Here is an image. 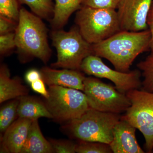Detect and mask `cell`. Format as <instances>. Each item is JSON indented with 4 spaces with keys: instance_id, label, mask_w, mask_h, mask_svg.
<instances>
[{
    "instance_id": "cell-12",
    "label": "cell",
    "mask_w": 153,
    "mask_h": 153,
    "mask_svg": "<svg viewBox=\"0 0 153 153\" xmlns=\"http://www.w3.org/2000/svg\"><path fill=\"white\" fill-rule=\"evenodd\" d=\"M33 121L18 117L1 137L0 152L21 153Z\"/></svg>"
},
{
    "instance_id": "cell-6",
    "label": "cell",
    "mask_w": 153,
    "mask_h": 153,
    "mask_svg": "<svg viewBox=\"0 0 153 153\" xmlns=\"http://www.w3.org/2000/svg\"><path fill=\"white\" fill-rule=\"evenodd\" d=\"M49 96L44 102L53 119L68 122L81 116L90 108L81 91L58 85L49 86Z\"/></svg>"
},
{
    "instance_id": "cell-10",
    "label": "cell",
    "mask_w": 153,
    "mask_h": 153,
    "mask_svg": "<svg viewBox=\"0 0 153 153\" xmlns=\"http://www.w3.org/2000/svg\"><path fill=\"white\" fill-rule=\"evenodd\" d=\"M153 0H121L118 18L121 31L139 32L147 30L148 15Z\"/></svg>"
},
{
    "instance_id": "cell-7",
    "label": "cell",
    "mask_w": 153,
    "mask_h": 153,
    "mask_svg": "<svg viewBox=\"0 0 153 153\" xmlns=\"http://www.w3.org/2000/svg\"><path fill=\"white\" fill-rule=\"evenodd\" d=\"M126 94L131 104L121 118L141 132L146 152L153 153V92L136 89Z\"/></svg>"
},
{
    "instance_id": "cell-29",
    "label": "cell",
    "mask_w": 153,
    "mask_h": 153,
    "mask_svg": "<svg viewBox=\"0 0 153 153\" xmlns=\"http://www.w3.org/2000/svg\"><path fill=\"white\" fill-rule=\"evenodd\" d=\"M147 24L148 28L150 31L151 35H152L151 50H152L153 49V1L148 15Z\"/></svg>"
},
{
    "instance_id": "cell-8",
    "label": "cell",
    "mask_w": 153,
    "mask_h": 153,
    "mask_svg": "<svg viewBox=\"0 0 153 153\" xmlns=\"http://www.w3.org/2000/svg\"><path fill=\"white\" fill-rule=\"evenodd\" d=\"M83 91L90 108L102 112L120 114L131 104L126 94L97 78L85 77Z\"/></svg>"
},
{
    "instance_id": "cell-3",
    "label": "cell",
    "mask_w": 153,
    "mask_h": 153,
    "mask_svg": "<svg viewBox=\"0 0 153 153\" xmlns=\"http://www.w3.org/2000/svg\"><path fill=\"white\" fill-rule=\"evenodd\" d=\"M75 22L81 36L92 45L121 31L117 12L114 9L83 6L77 11Z\"/></svg>"
},
{
    "instance_id": "cell-23",
    "label": "cell",
    "mask_w": 153,
    "mask_h": 153,
    "mask_svg": "<svg viewBox=\"0 0 153 153\" xmlns=\"http://www.w3.org/2000/svg\"><path fill=\"white\" fill-rule=\"evenodd\" d=\"M49 142L52 146L54 153H76V144L68 140L50 139Z\"/></svg>"
},
{
    "instance_id": "cell-14",
    "label": "cell",
    "mask_w": 153,
    "mask_h": 153,
    "mask_svg": "<svg viewBox=\"0 0 153 153\" xmlns=\"http://www.w3.org/2000/svg\"><path fill=\"white\" fill-rule=\"evenodd\" d=\"M29 90L19 77L11 78L8 67L4 64L0 68V103L28 95Z\"/></svg>"
},
{
    "instance_id": "cell-28",
    "label": "cell",
    "mask_w": 153,
    "mask_h": 153,
    "mask_svg": "<svg viewBox=\"0 0 153 153\" xmlns=\"http://www.w3.org/2000/svg\"><path fill=\"white\" fill-rule=\"evenodd\" d=\"M41 78H42V76L41 72L36 69L29 70L25 75L26 81L30 84Z\"/></svg>"
},
{
    "instance_id": "cell-2",
    "label": "cell",
    "mask_w": 153,
    "mask_h": 153,
    "mask_svg": "<svg viewBox=\"0 0 153 153\" xmlns=\"http://www.w3.org/2000/svg\"><path fill=\"white\" fill-rule=\"evenodd\" d=\"M15 33L16 46L22 55L36 57L45 63L49 61L52 51L47 27L41 18L24 8L20 9Z\"/></svg>"
},
{
    "instance_id": "cell-15",
    "label": "cell",
    "mask_w": 153,
    "mask_h": 153,
    "mask_svg": "<svg viewBox=\"0 0 153 153\" xmlns=\"http://www.w3.org/2000/svg\"><path fill=\"white\" fill-rule=\"evenodd\" d=\"M18 114V117L32 120H38L41 117L53 119L44 101L28 95L20 97Z\"/></svg>"
},
{
    "instance_id": "cell-22",
    "label": "cell",
    "mask_w": 153,
    "mask_h": 153,
    "mask_svg": "<svg viewBox=\"0 0 153 153\" xmlns=\"http://www.w3.org/2000/svg\"><path fill=\"white\" fill-rule=\"evenodd\" d=\"M19 2V0H0V16L18 22L20 10Z\"/></svg>"
},
{
    "instance_id": "cell-26",
    "label": "cell",
    "mask_w": 153,
    "mask_h": 153,
    "mask_svg": "<svg viewBox=\"0 0 153 153\" xmlns=\"http://www.w3.org/2000/svg\"><path fill=\"white\" fill-rule=\"evenodd\" d=\"M17 23L12 19L0 16V34L15 32L18 26Z\"/></svg>"
},
{
    "instance_id": "cell-17",
    "label": "cell",
    "mask_w": 153,
    "mask_h": 153,
    "mask_svg": "<svg viewBox=\"0 0 153 153\" xmlns=\"http://www.w3.org/2000/svg\"><path fill=\"white\" fill-rule=\"evenodd\" d=\"M85 0H55L52 25L54 30H60L69 17L83 5Z\"/></svg>"
},
{
    "instance_id": "cell-20",
    "label": "cell",
    "mask_w": 153,
    "mask_h": 153,
    "mask_svg": "<svg viewBox=\"0 0 153 153\" xmlns=\"http://www.w3.org/2000/svg\"><path fill=\"white\" fill-rule=\"evenodd\" d=\"M137 67L143 76L142 89L153 92V49L144 60L137 64Z\"/></svg>"
},
{
    "instance_id": "cell-5",
    "label": "cell",
    "mask_w": 153,
    "mask_h": 153,
    "mask_svg": "<svg viewBox=\"0 0 153 153\" xmlns=\"http://www.w3.org/2000/svg\"><path fill=\"white\" fill-rule=\"evenodd\" d=\"M52 39L57 52V61L51 65L53 68L80 70L83 60L93 55L92 44L83 38L77 27L68 32L55 30Z\"/></svg>"
},
{
    "instance_id": "cell-27",
    "label": "cell",
    "mask_w": 153,
    "mask_h": 153,
    "mask_svg": "<svg viewBox=\"0 0 153 153\" xmlns=\"http://www.w3.org/2000/svg\"><path fill=\"white\" fill-rule=\"evenodd\" d=\"M45 83L42 78L36 80L30 84L31 88L34 91L41 94L44 98H47L49 96L48 90L46 89Z\"/></svg>"
},
{
    "instance_id": "cell-1",
    "label": "cell",
    "mask_w": 153,
    "mask_h": 153,
    "mask_svg": "<svg viewBox=\"0 0 153 153\" xmlns=\"http://www.w3.org/2000/svg\"><path fill=\"white\" fill-rule=\"evenodd\" d=\"M151 39L149 29L139 32L120 31L93 44V55L108 60L118 71L128 72L136 58L151 50Z\"/></svg>"
},
{
    "instance_id": "cell-19",
    "label": "cell",
    "mask_w": 153,
    "mask_h": 153,
    "mask_svg": "<svg viewBox=\"0 0 153 153\" xmlns=\"http://www.w3.org/2000/svg\"><path fill=\"white\" fill-rule=\"evenodd\" d=\"M19 3L28 6L36 16L42 19L52 18L54 5L52 0H19Z\"/></svg>"
},
{
    "instance_id": "cell-25",
    "label": "cell",
    "mask_w": 153,
    "mask_h": 153,
    "mask_svg": "<svg viewBox=\"0 0 153 153\" xmlns=\"http://www.w3.org/2000/svg\"><path fill=\"white\" fill-rule=\"evenodd\" d=\"M121 0H85L83 6L95 8L117 10Z\"/></svg>"
},
{
    "instance_id": "cell-18",
    "label": "cell",
    "mask_w": 153,
    "mask_h": 153,
    "mask_svg": "<svg viewBox=\"0 0 153 153\" xmlns=\"http://www.w3.org/2000/svg\"><path fill=\"white\" fill-rule=\"evenodd\" d=\"M20 98L12 100L0 110V131L3 134L18 117V108Z\"/></svg>"
},
{
    "instance_id": "cell-4",
    "label": "cell",
    "mask_w": 153,
    "mask_h": 153,
    "mask_svg": "<svg viewBox=\"0 0 153 153\" xmlns=\"http://www.w3.org/2000/svg\"><path fill=\"white\" fill-rule=\"evenodd\" d=\"M119 114L89 108L81 116L68 122L67 127L74 137L81 141L110 144L113 131L120 120Z\"/></svg>"
},
{
    "instance_id": "cell-9",
    "label": "cell",
    "mask_w": 153,
    "mask_h": 153,
    "mask_svg": "<svg viewBox=\"0 0 153 153\" xmlns=\"http://www.w3.org/2000/svg\"><path fill=\"white\" fill-rule=\"evenodd\" d=\"M80 70L89 75L105 78L113 82L120 92L126 94L130 91L139 89L142 86L141 73L139 70L122 72L110 68L103 63L101 57L94 55L83 60Z\"/></svg>"
},
{
    "instance_id": "cell-21",
    "label": "cell",
    "mask_w": 153,
    "mask_h": 153,
    "mask_svg": "<svg viewBox=\"0 0 153 153\" xmlns=\"http://www.w3.org/2000/svg\"><path fill=\"white\" fill-rule=\"evenodd\" d=\"M76 153H110L112 152L110 145L108 144L80 140L76 144Z\"/></svg>"
},
{
    "instance_id": "cell-13",
    "label": "cell",
    "mask_w": 153,
    "mask_h": 153,
    "mask_svg": "<svg viewBox=\"0 0 153 153\" xmlns=\"http://www.w3.org/2000/svg\"><path fill=\"white\" fill-rule=\"evenodd\" d=\"M42 79L48 86L58 85L83 91L84 74L79 70L63 68L57 70L44 67L40 70Z\"/></svg>"
},
{
    "instance_id": "cell-24",
    "label": "cell",
    "mask_w": 153,
    "mask_h": 153,
    "mask_svg": "<svg viewBox=\"0 0 153 153\" xmlns=\"http://www.w3.org/2000/svg\"><path fill=\"white\" fill-rule=\"evenodd\" d=\"M16 46L15 32L0 36V53L1 55L7 54Z\"/></svg>"
},
{
    "instance_id": "cell-11",
    "label": "cell",
    "mask_w": 153,
    "mask_h": 153,
    "mask_svg": "<svg viewBox=\"0 0 153 153\" xmlns=\"http://www.w3.org/2000/svg\"><path fill=\"white\" fill-rule=\"evenodd\" d=\"M135 128L121 118L113 131V140L110 146L114 153H144L136 137Z\"/></svg>"
},
{
    "instance_id": "cell-16",
    "label": "cell",
    "mask_w": 153,
    "mask_h": 153,
    "mask_svg": "<svg viewBox=\"0 0 153 153\" xmlns=\"http://www.w3.org/2000/svg\"><path fill=\"white\" fill-rule=\"evenodd\" d=\"M52 153V146L41 132L38 120H33L21 153Z\"/></svg>"
}]
</instances>
